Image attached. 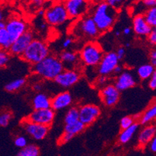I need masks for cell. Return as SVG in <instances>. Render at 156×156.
I'll use <instances>...</instances> for the list:
<instances>
[{"mask_svg": "<svg viewBox=\"0 0 156 156\" xmlns=\"http://www.w3.org/2000/svg\"><path fill=\"white\" fill-rule=\"evenodd\" d=\"M139 124L138 123H135V124H133V125L131 126V127H129V128L122 130L118 137L119 142H120V144H127V143H128L129 141L131 140V138L133 137L134 134L136 133V131L137 130Z\"/></svg>", "mask_w": 156, "mask_h": 156, "instance_id": "obj_22", "label": "cell"}, {"mask_svg": "<svg viewBox=\"0 0 156 156\" xmlns=\"http://www.w3.org/2000/svg\"><path fill=\"white\" fill-rule=\"evenodd\" d=\"M9 52L7 51L2 50L0 52V65L1 67H5L7 64L9 63L10 57H9Z\"/></svg>", "mask_w": 156, "mask_h": 156, "instance_id": "obj_33", "label": "cell"}, {"mask_svg": "<svg viewBox=\"0 0 156 156\" xmlns=\"http://www.w3.org/2000/svg\"><path fill=\"white\" fill-rule=\"evenodd\" d=\"M64 70V65L59 57L51 55L32 66L33 73L48 80H55Z\"/></svg>", "mask_w": 156, "mask_h": 156, "instance_id": "obj_2", "label": "cell"}, {"mask_svg": "<svg viewBox=\"0 0 156 156\" xmlns=\"http://www.w3.org/2000/svg\"><path fill=\"white\" fill-rule=\"evenodd\" d=\"M5 26H6V22L0 21V29H5Z\"/></svg>", "mask_w": 156, "mask_h": 156, "instance_id": "obj_49", "label": "cell"}, {"mask_svg": "<svg viewBox=\"0 0 156 156\" xmlns=\"http://www.w3.org/2000/svg\"><path fill=\"white\" fill-rule=\"evenodd\" d=\"M116 54H117V57H118L119 60H121V59L124 58V56H125V48H124V47H120V48H119L118 49H117Z\"/></svg>", "mask_w": 156, "mask_h": 156, "instance_id": "obj_41", "label": "cell"}, {"mask_svg": "<svg viewBox=\"0 0 156 156\" xmlns=\"http://www.w3.org/2000/svg\"><path fill=\"white\" fill-rule=\"evenodd\" d=\"M34 40V34L32 31L29 30L12 43L10 49L9 50V54L14 55V56L22 58L25 51L27 49L29 45Z\"/></svg>", "mask_w": 156, "mask_h": 156, "instance_id": "obj_12", "label": "cell"}, {"mask_svg": "<svg viewBox=\"0 0 156 156\" xmlns=\"http://www.w3.org/2000/svg\"><path fill=\"white\" fill-rule=\"evenodd\" d=\"M123 33H124V35H129L131 33V28L130 27H125L124 30H123Z\"/></svg>", "mask_w": 156, "mask_h": 156, "instance_id": "obj_47", "label": "cell"}, {"mask_svg": "<svg viewBox=\"0 0 156 156\" xmlns=\"http://www.w3.org/2000/svg\"><path fill=\"white\" fill-rule=\"evenodd\" d=\"M72 96L68 91L61 92L51 99V109L55 111L63 110L71 106Z\"/></svg>", "mask_w": 156, "mask_h": 156, "instance_id": "obj_17", "label": "cell"}, {"mask_svg": "<svg viewBox=\"0 0 156 156\" xmlns=\"http://www.w3.org/2000/svg\"><path fill=\"white\" fill-rule=\"evenodd\" d=\"M135 123H137V122H136L134 117H132V116H125L120 121V128L122 129V130H125V129H127L130 127H131Z\"/></svg>", "mask_w": 156, "mask_h": 156, "instance_id": "obj_31", "label": "cell"}, {"mask_svg": "<svg viewBox=\"0 0 156 156\" xmlns=\"http://www.w3.org/2000/svg\"><path fill=\"white\" fill-rule=\"evenodd\" d=\"M104 56V52L101 46L94 41L86 43L79 52V58L86 66L94 67L99 65Z\"/></svg>", "mask_w": 156, "mask_h": 156, "instance_id": "obj_4", "label": "cell"}, {"mask_svg": "<svg viewBox=\"0 0 156 156\" xmlns=\"http://www.w3.org/2000/svg\"><path fill=\"white\" fill-rule=\"evenodd\" d=\"M33 89H34L36 92H40L41 90L42 87L40 84H34V86H33Z\"/></svg>", "mask_w": 156, "mask_h": 156, "instance_id": "obj_46", "label": "cell"}, {"mask_svg": "<svg viewBox=\"0 0 156 156\" xmlns=\"http://www.w3.org/2000/svg\"><path fill=\"white\" fill-rule=\"evenodd\" d=\"M147 41L150 44L156 46V28H152L150 34L147 37Z\"/></svg>", "mask_w": 156, "mask_h": 156, "instance_id": "obj_37", "label": "cell"}, {"mask_svg": "<svg viewBox=\"0 0 156 156\" xmlns=\"http://www.w3.org/2000/svg\"><path fill=\"white\" fill-rule=\"evenodd\" d=\"M156 118V103L152 105L141 115L140 124L142 125H148L150 122Z\"/></svg>", "mask_w": 156, "mask_h": 156, "instance_id": "obj_24", "label": "cell"}, {"mask_svg": "<svg viewBox=\"0 0 156 156\" xmlns=\"http://www.w3.org/2000/svg\"><path fill=\"white\" fill-rule=\"evenodd\" d=\"M74 136L72 135V134H69V133L64 132L62 135L60 136L58 139V144H65V143L69 142V141H71L72 138H73Z\"/></svg>", "mask_w": 156, "mask_h": 156, "instance_id": "obj_36", "label": "cell"}, {"mask_svg": "<svg viewBox=\"0 0 156 156\" xmlns=\"http://www.w3.org/2000/svg\"><path fill=\"white\" fill-rule=\"evenodd\" d=\"M148 86H149L150 89H153V90L156 89V71L154 72V74L152 75L151 79H149Z\"/></svg>", "mask_w": 156, "mask_h": 156, "instance_id": "obj_39", "label": "cell"}, {"mask_svg": "<svg viewBox=\"0 0 156 156\" xmlns=\"http://www.w3.org/2000/svg\"><path fill=\"white\" fill-rule=\"evenodd\" d=\"M150 60H151V64L154 65L156 62V49H153L150 52Z\"/></svg>", "mask_w": 156, "mask_h": 156, "instance_id": "obj_43", "label": "cell"}, {"mask_svg": "<svg viewBox=\"0 0 156 156\" xmlns=\"http://www.w3.org/2000/svg\"><path fill=\"white\" fill-rule=\"evenodd\" d=\"M44 20L48 25L57 27L62 25L69 19L65 2H57L45 9Z\"/></svg>", "mask_w": 156, "mask_h": 156, "instance_id": "obj_5", "label": "cell"}, {"mask_svg": "<svg viewBox=\"0 0 156 156\" xmlns=\"http://www.w3.org/2000/svg\"><path fill=\"white\" fill-rule=\"evenodd\" d=\"M59 58L62 61L64 65V68L66 67L67 69H75L76 65L79 64V55H78L76 52L71 51H64L59 55Z\"/></svg>", "mask_w": 156, "mask_h": 156, "instance_id": "obj_20", "label": "cell"}, {"mask_svg": "<svg viewBox=\"0 0 156 156\" xmlns=\"http://www.w3.org/2000/svg\"><path fill=\"white\" fill-rule=\"evenodd\" d=\"M5 30L8 31L12 41H15L20 37L28 31V24L19 16H13L6 21Z\"/></svg>", "mask_w": 156, "mask_h": 156, "instance_id": "obj_8", "label": "cell"}, {"mask_svg": "<svg viewBox=\"0 0 156 156\" xmlns=\"http://www.w3.org/2000/svg\"><path fill=\"white\" fill-rule=\"evenodd\" d=\"M49 55L50 50L48 44L42 40L34 39L25 51L22 58L33 66L44 60Z\"/></svg>", "mask_w": 156, "mask_h": 156, "instance_id": "obj_3", "label": "cell"}, {"mask_svg": "<svg viewBox=\"0 0 156 156\" xmlns=\"http://www.w3.org/2000/svg\"><path fill=\"white\" fill-rule=\"evenodd\" d=\"M155 71V67L153 65H151V64H144V65H141L137 69V73L140 79L146 80L147 79H151V77Z\"/></svg>", "mask_w": 156, "mask_h": 156, "instance_id": "obj_23", "label": "cell"}, {"mask_svg": "<svg viewBox=\"0 0 156 156\" xmlns=\"http://www.w3.org/2000/svg\"><path fill=\"white\" fill-rule=\"evenodd\" d=\"M119 58L116 52L105 54L100 65H98V72L100 76H107L113 73L115 68L119 65Z\"/></svg>", "mask_w": 156, "mask_h": 156, "instance_id": "obj_11", "label": "cell"}, {"mask_svg": "<svg viewBox=\"0 0 156 156\" xmlns=\"http://www.w3.org/2000/svg\"><path fill=\"white\" fill-rule=\"evenodd\" d=\"M120 91L113 84H107L100 91V97L103 104L107 107L117 105L120 100Z\"/></svg>", "mask_w": 156, "mask_h": 156, "instance_id": "obj_13", "label": "cell"}, {"mask_svg": "<svg viewBox=\"0 0 156 156\" xmlns=\"http://www.w3.org/2000/svg\"><path fill=\"white\" fill-rule=\"evenodd\" d=\"M106 2L114 9L118 11L119 9L123 6L124 5V2L122 0H108L106 1Z\"/></svg>", "mask_w": 156, "mask_h": 156, "instance_id": "obj_35", "label": "cell"}, {"mask_svg": "<svg viewBox=\"0 0 156 156\" xmlns=\"http://www.w3.org/2000/svg\"><path fill=\"white\" fill-rule=\"evenodd\" d=\"M101 110L94 104H86L79 107V120L85 126H89L93 124L96 119L100 117Z\"/></svg>", "mask_w": 156, "mask_h": 156, "instance_id": "obj_10", "label": "cell"}, {"mask_svg": "<svg viewBox=\"0 0 156 156\" xmlns=\"http://www.w3.org/2000/svg\"><path fill=\"white\" fill-rule=\"evenodd\" d=\"M22 126L27 133L35 140H43L49 131V127L41 124H35L26 120L22 121Z\"/></svg>", "mask_w": 156, "mask_h": 156, "instance_id": "obj_14", "label": "cell"}, {"mask_svg": "<svg viewBox=\"0 0 156 156\" xmlns=\"http://www.w3.org/2000/svg\"><path fill=\"white\" fill-rule=\"evenodd\" d=\"M25 84H26V79L24 78H20V79H15L10 83H7L4 89H5V91L9 92V93H12V92L19 90Z\"/></svg>", "mask_w": 156, "mask_h": 156, "instance_id": "obj_28", "label": "cell"}, {"mask_svg": "<svg viewBox=\"0 0 156 156\" xmlns=\"http://www.w3.org/2000/svg\"><path fill=\"white\" fill-rule=\"evenodd\" d=\"M12 113L10 111H4L0 115V125L6 127L12 119Z\"/></svg>", "mask_w": 156, "mask_h": 156, "instance_id": "obj_32", "label": "cell"}, {"mask_svg": "<svg viewBox=\"0 0 156 156\" xmlns=\"http://www.w3.org/2000/svg\"><path fill=\"white\" fill-rule=\"evenodd\" d=\"M150 149L153 152H156V137H154L150 143Z\"/></svg>", "mask_w": 156, "mask_h": 156, "instance_id": "obj_44", "label": "cell"}, {"mask_svg": "<svg viewBox=\"0 0 156 156\" xmlns=\"http://www.w3.org/2000/svg\"><path fill=\"white\" fill-rule=\"evenodd\" d=\"M80 79V72L76 69H65L59 75L55 82L64 88H69L77 83Z\"/></svg>", "mask_w": 156, "mask_h": 156, "instance_id": "obj_15", "label": "cell"}, {"mask_svg": "<svg viewBox=\"0 0 156 156\" xmlns=\"http://www.w3.org/2000/svg\"><path fill=\"white\" fill-rule=\"evenodd\" d=\"M72 31L76 37L87 39L97 37L100 34L96 23L90 15H86L80 18L75 24Z\"/></svg>", "mask_w": 156, "mask_h": 156, "instance_id": "obj_6", "label": "cell"}, {"mask_svg": "<svg viewBox=\"0 0 156 156\" xmlns=\"http://www.w3.org/2000/svg\"><path fill=\"white\" fill-rule=\"evenodd\" d=\"M91 11L89 15L96 23L100 33H105L111 29L118 16V11L112 8L106 2L96 4Z\"/></svg>", "mask_w": 156, "mask_h": 156, "instance_id": "obj_1", "label": "cell"}, {"mask_svg": "<svg viewBox=\"0 0 156 156\" xmlns=\"http://www.w3.org/2000/svg\"><path fill=\"white\" fill-rule=\"evenodd\" d=\"M37 14L39 16H44V17L45 9H40V10L37 12Z\"/></svg>", "mask_w": 156, "mask_h": 156, "instance_id": "obj_48", "label": "cell"}, {"mask_svg": "<svg viewBox=\"0 0 156 156\" xmlns=\"http://www.w3.org/2000/svg\"><path fill=\"white\" fill-rule=\"evenodd\" d=\"M130 46V44L129 43V42H127V43L125 44V47L126 48H129V47Z\"/></svg>", "mask_w": 156, "mask_h": 156, "instance_id": "obj_51", "label": "cell"}, {"mask_svg": "<svg viewBox=\"0 0 156 156\" xmlns=\"http://www.w3.org/2000/svg\"><path fill=\"white\" fill-rule=\"evenodd\" d=\"M39 147L35 144H28L27 147L20 149L16 156H39Z\"/></svg>", "mask_w": 156, "mask_h": 156, "instance_id": "obj_29", "label": "cell"}, {"mask_svg": "<svg viewBox=\"0 0 156 156\" xmlns=\"http://www.w3.org/2000/svg\"><path fill=\"white\" fill-rule=\"evenodd\" d=\"M156 126L148 124L143 127L137 137V142L140 147H144L147 144H150L153 138L156 137Z\"/></svg>", "mask_w": 156, "mask_h": 156, "instance_id": "obj_19", "label": "cell"}, {"mask_svg": "<svg viewBox=\"0 0 156 156\" xmlns=\"http://www.w3.org/2000/svg\"><path fill=\"white\" fill-rule=\"evenodd\" d=\"M14 144L16 147H20L21 149L28 145L27 140L24 136H17L14 140Z\"/></svg>", "mask_w": 156, "mask_h": 156, "instance_id": "obj_34", "label": "cell"}, {"mask_svg": "<svg viewBox=\"0 0 156 156\" xmlns=\"http://www.w3.org/2000/svg\"><path fill=\"white\" fill-rule=\"evenodd\" d=\"M79 121V108L76 106H72L68 110L65 117V124H71Z\"/></svg>", "mask_w": 156, "mask_h": 156, "instance_id": "obj_26", "label": "cell"}, {"mask_svg": "<svg viewBox=\"0 0 156 156\" xmlns=\"http://www.w3.org/2000/svg\"><path fill=\"white\" fill-rule=\"evenodd\" d=\"M146 22L151 28H156V7L147 9L144 13Z\"/></svg>", "mask_w": 156, "mask_h": 156, "instance_id": "obj_30", "label": "cell"}, {"mask_svg": "<svg viewBox=\"0 0 156 156\" xmlns=\"http://www.w3.org/2000/svg\"><path fill=\"white\" fill-rule=\"evenodd\" d=\"M115 35L117 37H120V31L119 30H117L116 32H115Z\"/></svg>", "mask_w": 156, "mask_h": 156, "instance_id": "obj_50", "label": "cell"}, {"mask_svg": "<svg viewBox=\"0 0 156 156\" xmlns=\"http://www.w3.org/2000/svg\"><path fill=\"white\" fill-rule=\"evenodd\" d=\"M32 104L34 110L51 108V99L44 93H37L33 99Z\"/></svg>", "mask_w": 156, "mask_h": 156, "instance_id": "obj_21", "label": "cell"}, {"mask_svg": "<svg viewBox=\"0 0 156 156\" xmlns=\"http://www.w3.org/2000/svg\"><path fill=\"white\" fill-rule=\"evenodd\" d=\"M122 72H123V67L120 65H117L113 71V74H115V75H120Z\"/></svg>", "mask_w": 156, "mask_h": 156, "instance_id": "obj_45", "label": "cell"}, {"mask_svg": "<svg viewBox=\"0 0 156 156\" xmlns=\"http://www.w3.org/2000/svg\"><path fill=\"white\" fill-rule=\"evenodd\" d=\"M136 85V80L129 72H123L119 75L115 80L114 86L119 91H124L126 89L134 87Z\"/></svg>", "mask_w": 156, "mask_h": 156, "instance_id": "obj_18", "label": "cell"}, {"mask_svg": "<svg viewBox=\"0 0 156 156\" xmlns=\"http://www.w3.org/2000/svg\"><path fill=\"white\" fill-rule=\"evenodd\" d=\"M64 2L71 19H80L83 17L90 8L89 2L84 0H68Z\"/></svg>", "mask_w": 156, "mask_h": 156, "instance_id": "obj_9", "label": "cell"}, {"mask_svg": "<svg viewBox=\"0 0 156 156\" xmlns=\"http://www.w3.org/2000/svg\"><path fill=\"white\" fill-rule=\"evenodd\" d=\"M107 81H108V77L107 76H100V77L97 78V79L96 80V84H98V86H103V88L104 86H106V83H107Z\"/></svg>", "mask_w": 156, "mask_h": 156, "instance_id": "obj_38", "label": "cell"}, {"mask_svg": "<svg viewBox=\"0 0 156 156\" xmlns=\"http://www.w3.org/2000/svg\"><path fill=\"white\" fill-rule=\"evenodd\" d=\"M55 110L51 108H49L44 110H34L24 120L35 124L50 127L55 120Z\"/></svg>", "mask_w": 156, "mask_h": 156, "instance_id": "obj_7", "label": "cell"}, {"mask_svg": "<svg viewBox=\"0 0 156 156\" xmlns=\"http://www.w3.org/2000/svg\"><path fill=\"white\" fill-rule=\"evenodd\" d=\"M154 67H155V69H156V62H155V64H154Z\"/></svg>", "mask_w": 156, "mask_h": 156, "instance_id": "obj_52", "label": "cell"}, {"mask_svg": "<svg viewBox=\"0 0 156 156\" xmlns=\"http://www.w3.org/2000/svg\"><path fill=\"white\" fill-rule=\"evenodd\" d=\"M72 43H73V41H72V38L68 37L64 40V41L62 42V47L65 49H67V48H69L72 44Z\"/></svg>", "mask_w": 156, "mask_h": 156, "instance_id": "obj_42", "label": "cell"}, {"mask_svg": "<svg viewBox=\"0 0 156 156\" xmlns=\"http://www.w3.org/2000/svg\"><path fill=\"white\" fill-rule=\"evenodd\" d=\"M85 127H86V126L79 120L76 123H74V124H66L65 126V128H64V132L69 133V134L75 136L83 131L85 130Z\"/></svg>", "mask_w": 156, "mask_h": 156, "instance_id": "obj_27", "label": "cell"}, {"mask_svg": "<svg viewBox=\"0 0 156 156\" xmlns=\"http://www.w3.org/2000/svg\"><path fill=\"white\" fill-rule=\"evenodd\" d=\"M13 41L8 31L5 29H0V45L2 50L9 51Z\"/></svg>", "mask_w": 156, "mask_h": 156, "instance_id": "obj_25", "label": "cell"}, {"mask_svg": "<svg viewBox=\"0 0 156 156\" xmlns=\"http://www.w3.org/2000/svg\"><path fill=\"white\" fill-rule=\"evenodd\" d=\"M133 30L139 37H148L152 28L147 24L144 14H137L133 18Z\"/></svg>", "mask_w": 156, "mask_h": 156, "instance_id": "obj_16", "label": "cell"}, {"mask_svg": "<svg viewBox=\"0 0 156 156\" xmlns=\"http://www.w3.org/2000/svg\"><path fill=\"white\" fill-rule=\"evenodd\" d=\"M142 5L147 7V9H151L156 7V0H144L142 2Z\"/></svg>", "mask_w": 156, "mask_h": 156, "instance_id": "obj_40", "label": "cell"}]
</instances>
